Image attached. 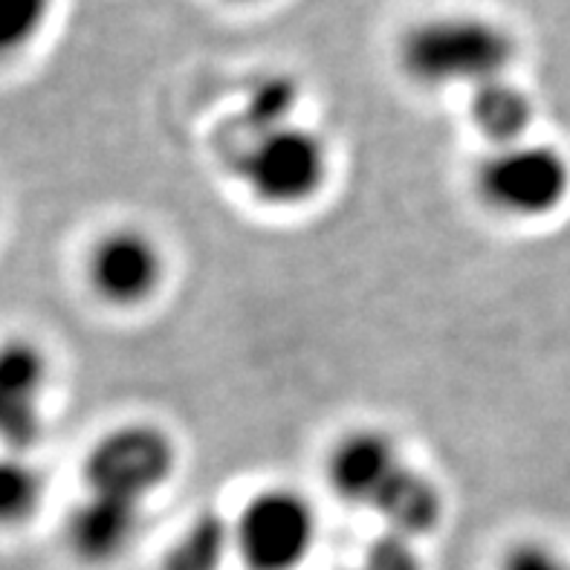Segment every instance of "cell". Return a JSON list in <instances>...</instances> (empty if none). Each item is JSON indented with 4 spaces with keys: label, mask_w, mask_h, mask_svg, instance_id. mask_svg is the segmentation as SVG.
I'll return each instance as SVG.
<instances>
[{
    "label": "cell",
    "mask_w": 570,
    "mask_h": 570,
    "mask_svg": "<svg viewBox=\"0 0 570 570\" xmlns=\"http://www.w3.org/2000/svg\"><path fill=\"white\" fill-rule=\"evenodd\" d=\"M519 41L504 23L475 12L420 18L397 41V65L412 85L426 90L475 87L507 79Z\"/></svg>",
    "instance_id": "6da1fadb"
},
{
    "label": "cell",
    "mask_w": 570,
    "mask_h": 570,
    "mask_svg": "<svg viewBox=\"0 0 570 570\" xmlns=\"http://www.w3.org/2000/svg\"><path fill=\"white\" fill-rule=\"evenodd\" d=\"M475 186L492 212L515 220H539L568 200L570 163L553 145H504L478 166Z\"/></svg>",
    "instance_id": "7a4b0ae2"
},
{
    "label": "cell",
    "mask_w": 570,
    "mask_h": 570,
    "mask_svg": "<svg viewBox=\"0 0 570 570\" xmlns=\"http://www.w3.org/2000/svg\"><path fill=\"white\" fill-rule=\"evenodd\" d=\"M331 168L325 139L302 128H284L258 134L240 154V177L258 203L289 209L313 200L322 191Z\"/></svg>",
    "instance_id": "3957f363"
},
{
    "label": "cell",
    "mask_w": 570,
    "mask_h": 570,
    "mask_svg": "<svg viewBox=\"0 0 570 570\" xmlns=\"http://www.w3.org/2000/svg\"><path fill=\"white\" fill-rule=\"evenodd\" d=\"M316 542V513L302 492L269 487L246 501L232 548L246 570H298Z\"/></svg>",
    "instance_id": "277c9868"
},
{
    "label": "cell",
    "mask_w": 570,
    "mask_h": 570,
    "mask_svg": "<svg viewBox=\"0 0 570 570\" xmlns=\"http://www.w3.org/2000/svg\"><path fill=\"white\" fill-rule=\"evenodd\" d=\"M177 466L174 441L159 426L130 423L108 432L87 452L85 484L94 495L145 507Z\"/></svg>",
    "instance_id": "5b68a950"
},
{
    "label": "cell",
    "mask_w": 570,
    "mask_h": 570,
    "mask_svg": "<svg viewBox=\"0 0 570 570\" xmlns=\"http://www.w3.org/2000/svg\"><path fill=\"white\" fill-rule=\"evenodd\" d=\"M166 278V255L139 226L105 232L87 255V282L110 307H139L154 298Z\"/></svg>",
    "instance_id": "8992f818"
},
{
    "label": "cell",
    "mask_w": 570,
    "mask_h": 570,
    "mask_svg": "<svg viewBox=\"0 0 570 570\" xmlns=\"http://www.w3.org/2000/svg\"><path fill=\"white\" fill-rule=\"evenodd\" d=\"M50 356L27 336L0 340V449L27 455L41 441Z\"/></svg>",
    "instance_id": "52a82bcc"
},
{
    "label": "cell",
    "mask_w": 570,
    "mask_h": 570,
    "mask_svg": "<svg viewBox=\"0 0 570 570\" xmlns=\"http://www.w3.org/2000/svg\"><path fill=\"white\" fill-rule=\"evenodd\" d=\"M142 528V507L87 492L67 519V548L87 568H108L134 548Z\"/></svg>",
    "instance_id": "ba28073f"
},
{
    "label": "cell",
    "mask_w": 570,
    "mask_h": 570,
    "mask_svg": "<svg viewBox=\"0 0 570 570\" xmlns=\"http://www.w3.org/2000/svg\"><path fill=\"white\" fill-rule=\"evenodd\" d=\"M403 466L405 463L391 434L380 429H356L333 446L327 458V481L347 504L374 507L380 492Z\"/></svg>",
    "instance_id": "9c48e42d"
},
{
    "label": "cell",
    "mask_w": 570,
    "mask_h": 570,
    "mask_svg": "<svg viewBox=\"0 0 570 570\" xmlns=\"http://www.w3.org/2000/svg\"><path fill=\"white\" fill-rule=\"evenodd\" d=\"M371 510L383 515L389 533H397L414 542L417 535L432 533L441 524L443 495L432 478L412 466H403L391 478V484L380 492V499L374 501Z\"/></svg>",
    "instance_id": "30bf717a"
},
{
    "label": "cell",
    "mask_w": 570,
    "mask_h": 570,
    "mask_svg": "<svg viewBox=\"0 0 570 570\" xmlns=\"http://www.w3.org/2000/svg\"><path fill=\"white\" fill-rule=\"evenodd\" d=\"M533 99L528 90L507 79L487 81L470 90V119L481 137L490 139L495 148L524 142L533 125Z\"/></svg>",
    "instance_id": "8fae6325"
},
{
    "label": "cell",
    "mask_w": 570,
    "mask_h": 570,
    "mask_svg": "<svg viewBox=\"0 0 570 570\" xmlns=\"http://www.w3.org/2000/svg\"><path fill=\"white\" fill-rule=\"evenodd\" d=\"M232 548V528L224 515L200 513L171 544L163 570H220Z\"/></svg>",
    "instance_id": "7c38bea8"
},
{
    "label": "cell",
    "mask_w": 570,
    "mask_h": 570,
    "mask_svg": "<svg viewBox=\"0 0 570 570\" xmlns=\"http://www.w3.org/2000/svg\"><path fill=\"white\" fill-rule=\"evenodd\" d=\"M43 504V475L18 452H0V530L21 528Z\"/></svg>",
    "instance_id": "4fadbf2b"
},
{
    "label": "cell",
    "mask_w": 570,
    "mask_h": 570,
    "mask_svg": "<svg viewBox=\"0 0 570 570\" xmlns=\"http://www.w3.org/2000/svg\"><path fill=\"white\" fill-rule=\"evenodd\" d=\"M296 105V79L282 76V72H273V76H264V79H258L253 85V90L246 96L244 119L249 125V130L258 137V134H267V130L289 125V116H293Z\"/></svg>",
    "instance_id": "5bb4252c"
},
{
    "label": "cell",
    "mask_w": 570,
    "mask_h": 570,
    "mask_svg": "<svg viewBox=\"0 0 570 570\" xmlns=\"http://www.w3.org/2000/svg\"><path fill=\"white\" fill-rule=\"evenodd\" d=\"M56 0H0V61L27 52L50 23Z\"/></svg>",
    "instance_id": "9a60e30c"
},
{
    "label": "cell",
    "mask_w": 570,
    "mask_h": 570,
    "mask_svg": "<svg viewBox=\"0 0 570 570\" xmlns=\"http://www.w3.org/2000/svg\"><path fill=\"white\" fill-rule=\"evenodd\" d=\"M360 570H423V562L412 539L383 533L368 544Z\"/></svg>",
    "instance_id": "2e32d148"
},
{
    "label": "cell",
    "mask_w": 570,
    "mask_h": 570,
    "mask_svg": "<svg viewBox=\"0 0 570 570\" xmlns=\"http://www.w3.org/2000/svg\"><path fill=\"white\" fill-rule=\"evenodd\" d=\"M501 570H570V559L553 544L521 542L507 550Z\"/></svg>",
    "instance_id": "e0dca14e"
},
{
    "label": "cell",
    "mask_w": 570,
    "mask_h": 570,
    "mask_svg": "<svg viewBox=\"0 0 570 570\" xmlns=\"http://www.w3.org/2000/svg\"><path fill=\"white\" fill-rule=\"evenodd\" d=\"M232 3H261V0H232Z\"/></svg>",
    "instance_id": "ac0fdd59"
}]
</instances>
